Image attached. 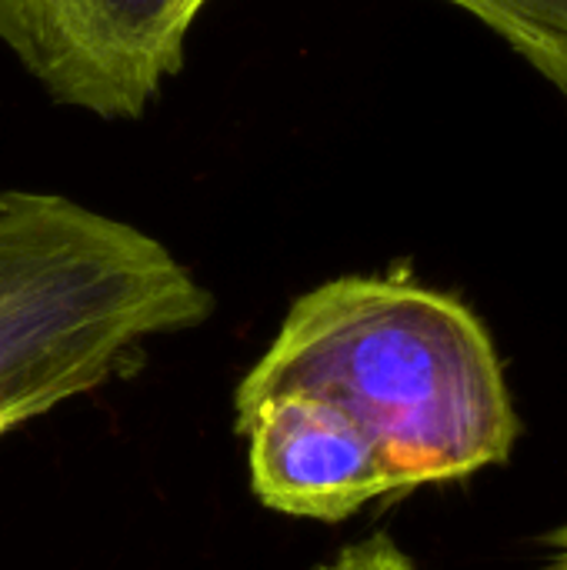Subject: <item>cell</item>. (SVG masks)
Listing matches in <instances>:
<instances>
[{"mask_svg": "<svg viewBox=\"0 0 567 570\" xmlns=\"http://www.w3.org/2000/svg\"><path fill=\"white\" fill-rule=\"evenodd\" d=\"M234 401H284L388 471L394 494L505 464L518 441L488 327L411 277H338L301 294Z\"/></svg>", "mask_w": 567, "mask_h": 570, "instance_id": "cell-1", "label": "cell"}, {"mask_svg": "<svg viewBox=\"0 0 567 570\" xmlns=\"http://www.w3.org/2000/svg\"><path fill=\"white\" fill-rule=\"evenodd\" d=\"M211 291L147 230L50 190H0V438L204 324Z\"/></svg>", "mask_w": 567, "mask_h": 570, "instance_id": "cell-2", "label": "cell"}, {"mask_svg": "<svg viewBox=\"0 0 567 570\" xmlns=\"http://www.w3.org/2000/svg\"><path fill=\"white\" fill-rule=\"evenodd\" d=\"M190 0H0V43L57 100L140 117L184 63Z\"/></svg>", "mask_w": 567, "mask_h": 570, "instance_id": "cell-3", "label": "cell"}, {"mask_svg": "<svg viewBox=\"0 0 567 570\" xmlns=\"http://www.w3.org/2000/svg\"><path fill=\"white\" fill-rule=\"evenodd\" d=\"M505 37L567 97V0H448Z\"/></svg>", "mask_w": 567, "mask_h": 570, "instance_id": "cell-4", "label": "cell"}, {"mask_svg": "<svg viewBox=\"0 0 567 570\" xmlns=\"http://www.w3.org/2000/svg\"><path fill=\"white\" fill-rule=\"evenodd\" d=\"M314 570H421L388 534H371L358 544H348L331 561Z\"/></svg>", "mask_w": 567, "mask_h": 570, "instance_id": "cell-5", "label": "cell"}, {"mask_svg": "<svg viewBox=\"0 0 567 570\" xmlns=\"http://www.w3.org/2000/svg\"><path fill=\"white\" fill-rule=\"evenodd\" d=\"M545 570H567V528H561L555 534V554H551V561H548Z\"/></svg>", "mask_w": 567, "mask_h": 570, "instance_id": "cell-6", "label": "cell"}, {"mask_svg": "<svg viewBox=\"0 0 567 570\" xmlns=\"http://www.w3.org/2000/svg\"><path fill=\"white\" fill-rule=\"evenodd\" d=\"M190 3H194V10H197V13H201V7H204V3H207V0H190Z\"/></svg>", "mask_w": 567, "mask_h": 570, "instance_id": "cell-7", "label": "cell"}]
</instances>
